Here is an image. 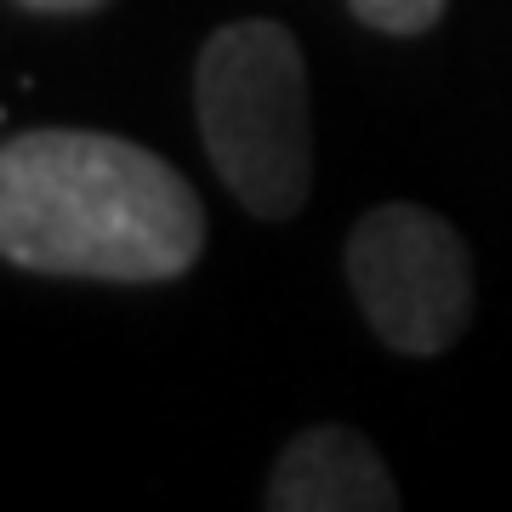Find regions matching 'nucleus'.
Returning <instances> with one entry per match:
<instances>
[{
	"label": "nucleus",
	"instance_id": "obj_1",
	"mask_svg": "<svg viewBox=\"0 0 512 512\" xmlns=\"http://www.w3.org/2000/svg\"><path fill=\"white\" fill-rule=\"evenodd\" d=\"M200 251V194L143 143L52 126L0 148V262L23 274L165 285Z\"/></svg>",
	"mask_w": 512,
	"mask_h": 512
},
{
	"label": "nucleus",
	"instance_id": "obj_2",
	"mask_svg": "<svg viewBox=\"0 0 512 512\" xmlns=\"http://www.w3.org/2000/svg\"><path fill=\"white\" fill-rule=\"evenodd\" d=\"M194 120L222 188L256 222H285L313 188L308 63L285 23H222L194 63Z\"/></svg>",
	"mask_w": 512,
	"mask_h": 512
},
{
	"label": "nucleus",
	"instance_id": "obj_3",
	"mask_svg": "<svg viewBox=\"0 0 512 512\" xmlns=\"http://www.w3.org/2000/svg\"><path fill=\"white\" fill-rule=\"evenodd\" d=\"M348 285L376 342L410 359L456 348L473 319V256L427 205H376L353 222Z\"/></svg>",
	"mask_w": 512,
	"mask_h": 512
},
{
	"label": "nucleus",
	"instance_id": "obj_4",
	"mask_svg": "<svg viewBox=\"0 0 512 512\" xmlns=\"http://www.w3.org/2000/svg\"><path fill=\"white\" fill-rule=\"evenodd\" d=\"M268 512H393L399 490L376 444L353 427H308L268 473Z\"/></svg>",
	"mask_w": 512,
	"mask_h": 512
},
{
	"label": "nucleus",
	"instance_id": "obj_5",
	"mask_svg": "<svg viewBox=\"0 0 512 512\" xmlns=\"http://www.w3.org/2000/svg\"><path fill=\"white\" fill-rule=\"evenodd\" d=\"M450 0H348V12L376 35H427Z\"/></svg>",
	"mask_w": 512,
	"mask_h": 512
},
{
	"label": "nucleus",
	"instance_id": "obj_6",
	"mask_svg": "<svg viewBox=\"0 0 512 512\" xmlns=\"http://www.w3.org/2000/svg\"><path fill=\"white\" fill-rule=\"evenodd\" d=\"M23 12H40V18H80V12H97L109 0H18Z\"/></svg>",
	"mask_w": 512,
	"mask_h": 512
}]
</instances>
